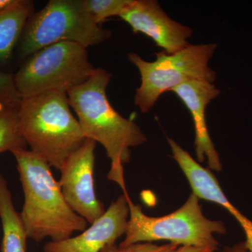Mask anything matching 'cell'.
<instances>
[{"instance_id":"obj_1","label":"cell","mask_w":252,"mask_h":252,"mask_svg":"<svg viewBox=\"0 0 252 252\" xmlns=\"http://www.w3.org/2000/svg\"><path fill=\"white\" fill-rule=\"evenodd\" d=\"M112 74L96 68L86 82L67 91L71 108L86 139L102 144L111 160L107 178L127 193L124 164L130 160L131 147L143 144L147 137L132 119H126L114 109L107 95Z\"/></svg>"},{"instance_id":"obj_2","label":"cell","mask_w":252,"mask_h":252,"mask_svg":"<svg viewBox=\"0 0 252 252\" xmlns=\"http://www.w3.org/2000/svg\"><path fill=\"white\" fill-rule=\"evenodd\" d=\"M11 153L24 192L20 215L28 238L35 242L46 238L61 241L86 230L88 222L68 205L49 162L27 149Z\"/></svg>"},{"instance_id":"obj_3","label":"cell","mask_w":252,"mask_h":252,"mask_svg":"<svg viewBox=\"0 0 252 252\" xmlns=\"http://www.w3.org/2000/svg\"><path fill=\"white\" fill-rule=\"evenodd\" d=\"M18 115V130L31 152L57 170L86 140L64 91L22 98Z\"/></svg>"},{"instance_id":"obj_4","label":"cell","mask_w":252,"mask_h":252,"mask_svg":"<svg viewBox=\"0 0 252 252\" xmlns=\"http://www.w3.org/2000/svg\"><path fill=\"white\" fill-rule=\"evenodd\" d=\"M199 199L189 195L185 203L175 212L162 217H150L142 211L140 205L128 198L129 215L126 238L120 246L139 243L167 240L181 246L213 247L219 243L214 235L225 234L224 223L211 220L203 215Z\"/></svg>"},{"instance_id":"obj_5","label":"cell","mask_w":252,"mask_h":252,"mask_svg":"<svg viewBox=\"0 0 252 252\" xmlns=\"http://www.w3.org/2000/svg\"><path fill=\"white\" fill-rule=\"evenodd\" d=\"M111 36L112 32L93 20L84 0H50L28 19L20 39L18 54L28 59L36 51L61 41L76 43L87 49Z\"/></svg>"},{"instance_id":"obj_6","label":"cell","mask_w":252,"mask_h":252,"mask_svg":"<svg viewBox=\"0 0 252 252\" xmlns=\"http://www.w3.org/2000/svg\"><path fill=\"white\" fill-rule=\"evenodd\" d=\"M215 43L190 45L175 54L157 53L153 62L144 61L136 53H129L128 60L138 69L141 77L134 102L141 112L152 108L160 96L187 81L214 83L217 74L209 62L217 49Z\"/></svg>"},{"instance_id":"obj_7","label":"cell","mask_w":252,"mask_h":252,"mask_svg":"<svg viewBox=\"0 0 252 252\" xmlns=\"http://www.w3.org/2000/svg\"><path fill=\"white\" fill-rule=\"evenodd\" d=\"M84 46L61 41L28 58L14 74L22 98L54 91L67 92L86 82L95 72Z\"/></svg>"},{"instance_id":"obj_8","label":"cell","mask_w":252,"mask_h":252,"mask_svg":"<svg viewBox=\"0 0 252 252\" xmlns=\"http://www.w3.org/2000/svg\"><path fill=\"white\" fill-rule=\"evenodd\" d=\"M96 144L94 141L86 139L61 167L59 181L68 205L90 224L105 212L104 204L97 199L94 189Z\"/></svg>"},{"instance_id":"obj_9","label":"cell","mask_w":252,"mask_h":252,"mask_svg":"<svg viewBox=\"0 0 252 252\" xmlns=\"http://www.w3.org/2000/svg\"><path fill=\"white\" fill-rule=\"evenodd\" d=\"M119 17L134 32L149 36L167 54H175L190 45L191 28L169 17L155 0H133Z\"/></svg>"},{"instance_id":"obj_10","label":"cell","mask_w":252,"mask_h":252,"mask_svg":"<svg viewBox=\"0 0 252 252\" xmlns=\"http://www.w3.org/2000/svg\"><path fill=\"white\" fill-rule=\"evenodd\" d=\"M129 198L128 194H122L102 216L81 234L61 241H50L44 245V252H100L106 247L116 244L127 230Z\"/></svg>"},{"instance_id":"obj_11","label":"cell","mask_w":252,"mask_h":252,"mask_svg":"<svg viewBox=\"0 0 252 252\" xmlns=\"http://www.w3.org/2000/svg\"><path fill=\"white\" fill-rule=\"evenodd\" d=\"M185 104L193 118L195 128V151L200 162L207 159L210 170H222L220 155L211 140L205 119V109L212 99L220 94L213 83L206 81H187L172 89Z\"/></svg>"},{"instance_id":"obj_12","label":"cell","mask_w":252,"mask_h":252,"mask_svg":"<svg viewBox=\"0 0 252 252\" xmlns=\"http://www.w3.org/2000/svg\"><path fill=\"white\" fill-rule=\"evenodd\" d=\"M33 13L34 3L29 0H16L14 4L0 12V65L11 59Z\"/></svg>"},{"instance_id":"obj_13","label":"cell","mask_w":252,"mask_h":252,"mask_svg":"<svg viewBox=\"0 0 252 252\" xmlns=\"http://www.w3.org/2000/svg\"><path fill=\"white\" fill-rule=\"evenodd\" d=\"M0 220L3 233L1 252H26L27 233L20 213L15 210L7 182L1 173Z\"/></svg>"},{"instance_id":"obj_14","label":"cell","mask_w":252,"mask_h":252,"mask_svg":"<svg viewBox=\"0 0 252 252\" xmlns=\"http://www.w3.org/2000/svg\"><path fill=\"white\" fill-rule=\"evenodd\" d=\"M18 108L0 104V154L27 147L18 130Z\"/></svg>"},{"instance_id":"obj_15","label":"cell","mask_w":252,"mask_h":252,"mask_svg":"<svg viewBox=\"0 0 252 252\" xmlns=\"http://www.w3.org/2000/svg\"><path fill=\"white\" fill-rule=\"evenodd\" d=\"M133 0H84L86 9L93 20L100 25L106 19L120 15Z\"/></svg>"},{"instance_id":"obj_16","label":"cell","mask_w":252,"mask_h":252,"mask_svg":"<svg viewBox=\"0 0 252 252\" xmlns=\"http://www.w3.org/2000/svg\"><path fill=\"white\" fill-rule=\"evenodd\" d=\"M22 97L16 88L14 74L0 70V104L18 107Z\"/></svg>"},{"instance_id":"obj_17","label":"cell","mask_w":252,"mask_h":252,"mask_svg":"<svg viewBox=\"0 0 252 252\" xmlns=\"http://www.w3.org/2000/svg\"><path fill=\"white\" fill-rule=\"evenodd\" d=\"M178 248V245L173 243L158 245L152 243H139L125 247L114 244L106 247L100 252H174Z\"/></svg>"},{"instance_id":"obj_18","label":"cell","mask_w":252,"mask_h":252,"mask_svg":"<svg viewBox=\"0 0 252 252\" xmlns=\"http://www.w3.org/2000/svg\"><path fill=\"white\" fill-rule=\"evenodd\" d=\"M240 225L246 236V240L245 242L249 252H252V220L246 217Z\"/></svg>"},{"instance_id":"obj_19","label":"cell","mask_w":252,"mask_h":252,"mask_svg":"<svg viewBox=\"0 0 252 252\" xmlns=\"http://www.w3.org/2000/svg\"><path fill=\"white\" fill-rule=\"evenodd\" d=\"M217 248L213 247L180 246L174 252H215Z\"/></svg>"},{"instance_id":"obj_20","label":"cell","mask_w":252,"mask_h":252,"mask_svg":"<svg viewBox=\"0 0 252 252\" xmlns=\"http://www.w3.org/2000/svg\"><path fill=\"white\" fill-rule=\"evenodd\" d=\"M223 252H249L245 242L235 244L232 247H225Z\"/></svg>"},{"instance_id":"obj_21","label":"cell","mask_w":252,"mask_h":252,"mask_svg":"<svg viewBox=\"0 0 252 252\" xmlns=\"http://www.w3.org/2000/svg\"><path fill=\"white\" fill-rule=\"evenodd\" d=\"M16 0H0V12L14 4Z\"/></svg>"}]
</instances>
